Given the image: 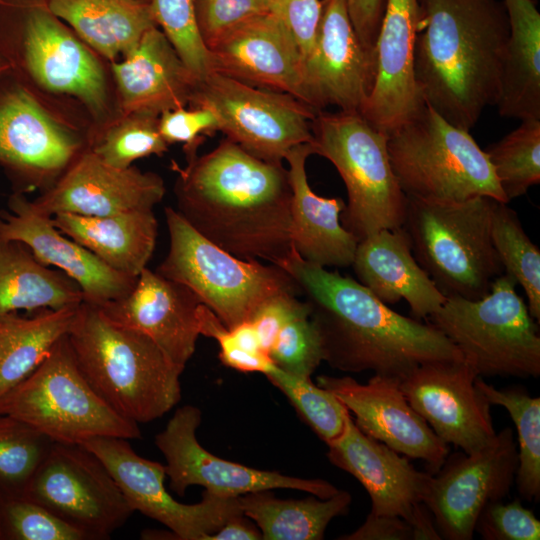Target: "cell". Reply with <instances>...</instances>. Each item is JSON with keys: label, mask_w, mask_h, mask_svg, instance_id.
Listing matches in <instances>:
<instances>
[{"label": "cell", "mask_w": 540, "mask_h": 540, "mask_svg": "<svg viewBox=\"0 0 540 540\" xmlns=\"http://www.w3.org/2000/svg\"><path fill=\"white\" fill-rule=\"evenodd\" d=\"M177 173L178 212L203 237L243 260L277 265L293 251L288 169L223 139L186 157Z\"/></svg>", "instance_id": "1"}, {"label": "cell", "mask_w": 540, "mask_h": 540, "mask_svg": "<svg viewBox=\"0 0 540 540\" xmlns=\"http://www.w3.org/2000/svg\"><path fill=\"white\" fill-rule=\"evenodd\" d=\"M277 265L305 297L332 368L402 379L426 363L464 359L434 325L395 312L358 281L305 261L294 249Z\"/></svg>", "instance_id": "2"}, {"label": "cell", "mask_w": 540, "mask_h": 540, "mask_svg": "<svg viewBox=\"0 0 540 540\" xmlns=\"http://www.w3.org/2000/svg\"><path fill=\"white\" fill-rule=\"evenodd\" d=\"M414 77L424 102L470 131L495 105L509 23L498 0H418Z\"/></svg>", "instance_id": "3"}, {"label": "cell", "mask_w": 540, "mask_h": 540, "mask_svg": "<svg viewBox=\"0 0 540 540\" xmlns=\"http://www.w3.org/2000/svg\"><path fill=\"white\" fill-rule=\"evenodd\" d=\"M0 55L36 95L85 124L91 139L120 115L110 63L45 0L0 4Z\"/></svg>", "instance_id": "4"}, {"label": "cell", "mask_w": 540, "mask_h": 540, "mask_svg": "<svg viewBox=\"0 0 540 540\" xmlns=\"http://www.w3.org/2000/svg\"><path fill=\"white\" fill-rule=\"evenodd\" d=\"M68 339L84 377L123 417L148 423L179 403L182 371L150 338L115 324L98 306L80 304Z\"/></svg>", "instance_id": "5"}, {"label": "cell", "mask_w": 540, "mask_h": 540, "mask_svg": "<svg viewBox=\"0 0 540 540\" xmlns=\"http://www.w3.org/2000/svg\"><path fill=\"white\" fill-rule=\"evenodd\" d=\"M408 198L405 228L413 255L445 297L476 300L504 273L491 237L497 200L460 202Z\"/></svg>", "instance_id": "6"}, {"label": "cell", "mask_w": 540, "mask_h": 540, "mask_svg": "<svg viewBox=\"0 0 540 540\" xmlns=\"http://www.w3.org/2000/svg\"><path fill=\"white\" fill-rule=\"evenodd\" d=\"M426 103L388 134L390 163L409 198L460 202L488 196L508 203L486 152Z\"/></svg>", "instance_id": "7"}, {"label": "cell", "mask_w": 540, "mask_h": 540, "mask_svg": "<svg viewBox=\"0 0 540 540\" xmlns=\"http://www.w3.org/2000/svg\"><path fill=\"white\" fill-rule=\"evenodd\" d=\"M312 134L314 154L333 164L346 187L342 226L358 242L379 230L402 227L408 198L390 163L388 135L360 113L340 110L317 111Z\"/></svg>", "instance_id": "8"}, {"label": "cell", "mask_w": 540, "mask_h": 540, "mask_svg": "<svg viewBox=\"0 0 540 540\" xmlns=\"http://www.w3.org/2000/svg\"><path fill=\"white\" fill-rule=\"evenodd\" d=\"M169 251L157 268L190 289L228 328L250 321L277 294H301L291 275L275 264L243 260L198 233L183 216L165 208Z\"/></svg>", "instance_id": "9"}, {"label": "cell", "mask_w": 540, "mask_h": 540, "mask_svg": "<svg viewBox=\"0 0 540 540\" xmlns=\"http://www.w3.org/2000/svg\"><path fill=\"white\" fill-rule=\"evenodd\" d=\"M517 285L513 277L502 273L482 298L446 297L428 318L459 349L478 376H540L538 323L516 292Z\"/></svg>", "instance_id": "10"}, {"label": "cell", "mask_w": 540, "mask_h": 540, "mask_svg": "<svg viewBox=\"0 0 540 540\" xmlns=\"http://www.w3.org/2000/svg\"><path fill=\"white\" fill-rule=\"evenodd\" d=\"M0 414L25 422L56 443L142 437L138 424L116 412L89 384L76 362L68 334L26 379L0 399Z\"/></svg>", "instance_id": "11"}, {"label": "cell", "mask_w": 540, "mask_h": 540, "mask_svg": "<svg viewBox=\"0 0 540 540\" xmlns=\"http://www.w3.org/2000/svg\"><path fill=\"white\" fill-rule=\"evenodd\" d=\"M90 129L25 86L0 74V166L14 192L49 189L89 147Z\"/></svg>", "instance_id": "12"}, {"label": "cell", "mask_w": 540, "mask_h": 540, "mask_svg": "<svg viewBox=\"0 0 540 540\" xmlns=\"http://www.w3.org/2000/svg\"><path fill=\"white\" fill-rule=\"evenodd\" d=\"M188 106L212 110L226 138L267 162L282 163L291 148L313 141L317 110L288 93L217 72L197 81Z\"/></svg>", "instance_id": "13"}, {"label": "cell", "mask_w": 540, "mask_h": 540, "mask_svg": "<svg viewBox=\"0 0 540 540\" xmlns=\"http://www.w3.org/2000/svg\"><path fill=\"white\" fill-rule=\"evenodd\" d=\"M23 495L86 540L109 539L133 514L105 465L80 444L53 442Z\"/></svg>", "instance_id": "14"}, {"label": "cell", "mask_w": 540, "mask_h": 540, "mask_svg": "<svg viewBox=\"0 0 540 540\" xmlns=\"http://www.w3.org/2000/svg\"><path fill=\"white\" fill-rule=\"evenodd\" d=\"M105 465L130 508L166 526L178 540H207L228 519L243 514L238 497L204 490L195 504L176 501L167 491L165 465L138 455L128 439L95 437L82 444Z\"/></svg>", "instance_id": "15"}, {"label": "cell", "mask_w": 540, "mask_h": 540, "mask_svg": "<svg viewBox=\"0 0 540 540\" xmlns=\"http://www.w3.org/2000/svg\"><path fill=\"white\" fill-rule=\"evenodd\" d=\"M517 467V445L510 427L475 453L447 457L431 475L424 499L441 538L471 540L484 506L508 496Z\"/></svg>", "instance_id": "16"}, {"label": "cell", "mask_w": 540, "mask_h": 540, "mask_svg": "<svg viewBox=\"0 0 540 540\" xmlns=\"http://www.w3.org/2000/svg\"><path fill=\"white\" fill-rule=\"evenodd\" d=\"M200 422V409L184 405L174 412L166 427L155 436V444L166 460L170 488L180 496L193 485L228 497L263 490L293 489L326 499L339 491L323 479L292 477L222 459L199 443L196 430Z\"/></svg>", "instance_id": "17"}, {"label": "cell", "mask_w": 540, "mask_h": 540, "mask_svg": "<svg viewBox=\"0 0 540 540\" xmlns=\"http://www.w3.org/2000/svg\"><path fill=\"white\" fill-rule=\"evenodd\" d=\"M375 78V54L360 42L345 0H321L311 49L302 62L301 101L313 109L360 112Z\"/></svg>", "instance_id": "18"}, {"label": "cell", "mask_w": 540, "mask_h": 540, "mask_svg": "<svg viewBox=\"0 0 540 540\" xmlns=\"http://www.w3.org/2000/svg\"><path fill=\"white\" fill-rule=\"evenodd\" d=\"M478 376L465 359L423 364L400 379L411 407L446 444L475 453L496 436L491 404L475 383Z\"/></svg>", "instance_id": "19"}, {"label": "cell", "mask_w": 540, "mask_h": 540, "mask_svg": "<svg viewBox=\"0 0 540 540\" xmlns=\"http://www.w3.org/2000/svg\"><path fill=\"white\" fill-rule=\"evenodd\" d=\"M316 381L354 414L353 420L364 434L408 458L423 460L430 474L444 464L448 444L411 407L399 378L375 374L359 383L349 376L320 375Z\"/></svg>", "instance_id": "20"}, {"label": "cell", "mask_w": 540, "mask_h": 540, "mask_svg": "<svg viewBox=\"0 0 540 540\" xmlns=\"http://www.w3.org/2000/svg\"><path fill=\"white\" fill-rule=\"evenodd\" d=\"M165 192L160 175L134 166H110L87 147L49 189L31 201L50 217L58 213L108 216L153 210Z\"/></svg>", "instance_id": "21"}, {"label": "cell", "mask_w": 540, "mask_h": 540, "mask_svg": "<svg viewBox=\"0 0 540 540\" xmlns=\"http://www.w3.org/2000/svg\"><path fill=\"white\" fill-rule=\"evenodd\" d=\"M326 445L328 460L367 491L371 513L399 516L412 528L430 514L424 499L432 474L416 470L408 457L364 434L350 413L342 433Z\"/></svg>", "instance_id": "22"}, {"label": "cell", "mask_w": 540, "mask_h": 540, "mask_svg": "<svg viewBox=\"0 0 540 540\" xmlns=\"http://www.w3.org/2000/svg\"><path fill=\"white\" fill-rule=\"evenodd\" d=\"M200 304L186 286L146 267L129 293L98 307L115 324L150 338L183 372L200 336Z\"/></svg>", "instance_id": "23"}, {"label": "cell", "mask_w": 540, "mask_h": 540, "mask_svg": "<svg viewBox=\"0 0 540 540\" xmlns=\"http://www.w3.org/2000/svg\"><path fill=\"white\" fill-rule=\"evenodd\" d=\"M418 0H386L375 43V78L360 114L390 134L415 116L425 102L414 77Z\"/></svg>", "instance_id": "24"}, {"label": "cell", "mask_w": 540, "mask_h": 540, "mask_svg": "<svg viewBox=\"0 0 540 540\" xmlns=\"http://www.w3.org/2000/svg\"><path fill=\"white\" fill-rule=\"evenodd\" d=\"M0 236L23 243L42 264L65 273L80 287L84 301L96 306L126 295L137 279L113 270L61 233L21 192H13L8 210L0 211Z\"/></svg>", "instance_id": "25"}, {"label": "cell", "mask_w": 540, "mask_h": 540, "mask_svg": "<svg viewBox=\"0 0 540 540\" xmlns=\"http://www.w3.org/2000/svg\"><path fill=\"white\" fill-rule=\"evenodd\" d=\"M207 49L212 72L301 100L302 55L276 13L267 11L243 21Z\"/></svg>", "instance_id": "26"}, {"label": "cell", "mask_w": 540, "mask_h": 540, "mask_svg": "<svg viewBox=\"0 0 540 540\" xmlns=\"http://www.w3.org/2000/svg\"><path fill=\"white\" fill-rule=\"evenodd\" d=\"M120 114L164 111L187 107L197 77L158 27L145 32L138 45L110 63Z\"/></svg>", "instance_id": "27"}, {"label": "cell", "mask_w": 540, "mask_h": 540, "mask_svg": "<svg viewBox=\"0 0 540 540\" xmlns=\"http://www.w3.org/2000/svg\"><path fill=\"white\" fill-rule=\"evenodd\" d=\"M351 265L358 282L376 298L388 306L405 300L418 320L428 319L446 300L416 261L403 226L360 240Z\"/></svg>", "instance_id": "28"}, {"label": "cell", "mask_w": 540, "mask_h": 540, "mask_svg": "<svg viewBox=\"0 0 540 540\" xmlns=\"http://www.w3.org/2000/svg\"><path fill=\"white\" fill-rule=\"evenodd\" d=\"M314 154L311 143L291 148L285 156L291 197V241L297 254L322 267H347L353 262L358 240L340 222L346 203L325 198L311 189L306 160Z\"/></svg>", "instance_id": "29"}, {"label": "cell", "mask_w": 540, "mask_h": 540, "mask_svg": "<svg viewBox=\"0 0 540 540\" xmlns=\"http://www.w3.org/2000/svg\"><path fill=\"white\" fill-rule=\"evenodd\" d=\"M51 218L61 233L131 278H137L147 267L155 249L158 222L153 210L108 216L58 213Z\"/></svg>", "instance_id": "30"}, {"label": "cell", "mask_w": 540, "mask_h": 540, "mask_svg": "<svg viewBox=\"0 0 540 540\" xmlns=\"http://www.w3.org/2000/svg\"><path fill=\"white\" fill-rule=\"evenodd\" d=\"M509 36L501 65L499 114L540 119V13L533 0H504Z\"/></svg>", "instance_id": "31"}, {"label": "cell", "mask_w": 540, "mask_h": 540, "mask_svg": "<svg viewBox=\"0 0 540 540\" xmlns=\"http://www.w3.org/2000/svg\"><path fill=\"white\" fill-rule=\"evenodd\" d=\"M49 9L109 63L129 54L157 26L142 0H45Z\"/></svg>", "instance_id": "32"}, {"label": "cell", "mask_w": 540, "mask_h": 540, "mask_svg": "<svg viewBox=\"0 0 540 540\" xmlns=\"http://www.w3.org/2000/svg\"><path fill=\"white\" fill-rule=\"evenodd\" d=\"M83 301L74 280L42 264L23 243L0 236V315L76 307Z\"/></svg>", "instance_id": "33"}, {"label": "cell", "mask_w": 540, "mask_h": 540, "mask_svg": "<svg viewBox=\"0 0 540 540\" xmlns=\"http://www.w3.org/2000/svg\"><path fill=\"white\" fill-rule=\"evenodd\" d=\"M79 306L42 309L31 317L17 312L0 315V399L26 379L69 333Z\"/></svg>", "instance_id": "34"}, {"label": "cell", "mask_w": 540, "mask_h": 540, "mask_svg": "<svg viewBox=\"0 0 540 540\" xmlns=\"http://www.w3.org/2000/svg\"><path fill=\"white\" fill-rule=\"evenodd\" d=\"M242 513L256 523L263 540H321L331 520L348 512L352 496L339 490L322 499L315 495L279 499L270 490L238 496Z\"/></svg>", "instance_id": "35"}, {"label": "cell", "mask_w": 540, "mask_h": 540, "mask_svg": "<svg viewBox=\"0 0 540 540\" xmlns=\"http://www.w3.org/2000/svg\"><path fill=\"white\" fill-rule=\"evenodd\" d=\"M475 383L492 405L504 407L517 430L518 467L515 481L520 497L538 502L540 498V398L520 388L496 389L481 376Z\"/></svg>", "instance_id": "36"}, {"label": "cell", "mask_w": 540, "mask_h": 540, "mask_svg": "<svg viewBox=\"0 0 540 540\" xmlns=\"http://www.w3.org/2000/svg\"><path fill=\"white\" fill-rule=\"evenodd\" d=\"M494 248L504 273L513 277L527 297L534 320H540V250L526 234L517 213L497 202L491 224Z\"/></svg>", "instance_id": "37"}, {"label": "cell", "mask_w": 540, "mask_h": 540, "mask_svg": "<svg viewBox=\"0 0 540 540\" xmlns=\"http://www.w3.org/2000/svg\"><path fill=\"white\" fill-rule=\"evenodd\" d=\"M507 201L540 182V119L521 124L485 151Z\"/></svg>", "instance_id": "38"}, {"label": "cell", "mask_w": 540, "mask_h": 540, "mask_svg": "<svg viewBox=\"0 0 540 540\" xmlns=\"http://www.w3.org/2000/svg\"><path fill=\"white\" fill-rule=\"evenodd\" d=\"M159 116L147 112L120 114L91 139L89 148L105 163L128 168L138 159L162 156L169 144L159 132Z\"/></svg>", "instance_id": "39"}, {"label": "cell", "mask_w": 540, "mask_h": 540, "mask_svg": "<svg viewBox=\"0 0 540 540\" xmlns=\"http://www.w3.org/2000/svg\"><path fill=\"white\" fill-rule=\"evenodd\" d=\"M52 443L25 422L0 414V495H23Z\"/></svg>", "instance_id": "40"}, {"label": "cell", "mask_w": 540, "mask_h": 540, "mask_svg": "<svg viewBox=\"0 0 540 540\" xmlns=\"http://www.w3.org/2000/svg\"><path fill=\"white\" fill-rule=\"evenodd\" d=\"M292 403L301 418L325 443L343 431L348 409L330 391L274 366L265 374Z\"/></svg>", "instance_id": "41"}, {"label": "cell", "mask_w": 540, "mask_h": 540, "mask_svg": "<svg viewBox=\"0 0 540 540\" xmlns=\"http://www.w3.org/2000/svg\"><path fill=\"white\" fill-rule=\"evenodd\" d=\"M0 540H86L84 535L24 495H0Z\"/></svg>", "instance_id": "42"}, {"label": "cell", "mask_w": 540, "mask_h": 540, "mask_svg": "<svg viewBox=\"0 0 540 540\" xmlns=\"http://www.w3.org/2000/svg\"><path fill=\"white\" fill-rule=\"evenodd\" d=\"M150 3L157 26L197 79L211 73L210 55L196 25L193 0H151Z\"/></svg>", "instance_id": "43"}, {"label": "cell", "mask_w": 540, "mask_h": 540, "mask_svg": "<svg viewBox=\"0 0 540 540\" xmlns=\"http://www.w3.org/2000/svg\"><path fill=\"white\" fill-rule=\"evenodd\" d=\"M268 356L283 371L311 378L324 356L319 333L310 316L288 322L276 336Z\"/></svg>", "instance_id": "44"}, {"label": "cell", "mask_w": 540, "mask_h": 540, "mask_svg": "<svg viewBox=\"0 0 540 540\" xmlns=\"http://www.w3.org/2000/svg\"><path fill=\"white\" fill-rule=\"evenodd\" d=\"M475 531L485 540H539L540 521L519 500H498L484 506Z\"/></svg>", "instance_id": "45"}, {"label": "cell", "mask_w": 540, "mask_h": 540, "mask_svg": "<svg viewBox=\"0 0 540 540\" xmlns=\"http://www.w3.org/2000/svg\"><path fill=\"white\" fill-rule=\"evenodd\" d=\"M159 132L169 144L184 145L186 157L197 153L205 136L219 131L214 112L206 107H180L159 115Z\"/></svg>", "instance_id": "46"}, {"label": "cell", "mask_w": 540, "mask_h": 540, "mask_svg": "<svg viewBox=\"0 0 540 540\" xmlns=\"http://www.w3.org/2000/svg\"><path fill=\"white\" fill-rule=\"evenodd\" d=\"M196 25L208 48L243 21L267 12L260 0H193Z\"/></svg>", "instance_id": "47"}, {"label": "cell", "mask_w": 540, "mask_h": 540, "mask_svg": "<svg viewBox=\"0 0 540 540\" xmlns=\"http://www.w3.org/2000/svg\"><path fill=\"white\" fill-rule=\"evenodd\" d=\"M198 321L200 335L214 338L218 342L219 358L225 366L241 372H260L264 375L275 366L267 354L241 349L231 331L202 303L198 307Z\"/></svg>", "instance_id": "48"}, {"label": "cell", "mask_w": 540, "mask_h": 540, "mask_svg": "<svg viewBox=\"0 0 540 540\" xmlns=\"http://www.w3.org/2000/svg\"><path fill=\"white\" fill-rule=\"evenodd\" d=\"M305 316H310L308 303L299 300L297 295L284 293L266 300L254 313L250 322L259 336L263 350L268 355L279 331L293 319Z\"/></svg>", "instance_id": "49"}, {"label": "cell", "mask_w": 540, "mask_h": 540, "mask_svg": "<svg viewBox=\"0 0 540 540\" xmlns=\"http://www.w3.org/2000/svg\"><path fill=\"white\" fill-rule=\"evenodd\" d=\"M294 37L302 62L312 47L321 13V0H279L275 9Z\"/></svg>", "instance_id": "50"}, {"label": "cell", "mask_w": 540, "mask_h": 540, "mask_svg": "<svg viewBox=\"0 0 540 540\" xmlns=\"http://www.w3.org/2000/svg\"><path fill=\"white\" fill-rule=\"evenodd\" d=\"M354 30L364 48L374 53L386 0H345Z\"/></svg>", "instance_id": "51"}, {"label": "cell", "mask_w": 540, "mask_h": 540, "mask_svg": "<svg viewBox=\"0 0 540 540\" xmlns=\"http://www.w3.org/2000/svg\"><path fill=\"white\" fill-rule=\"evenodd\" d=\"M341 540H413L412 526L394 515L369 513L354 532L338 537Z\"/></svg>", "instance_id": "52"}, {"label": "cell", "mask_w": 540, "mask_h": 540, "mask_svg": "<svg viewBox=\"0 0 540 540\" xmlns=\"http://www.w3.org/2000/svg\"><path fill=\"white\" fill-rule=\"evenodd\" d=\"M260 530L243 514L228 519L207 540H260Z\"/></svg>", "instance_id": "53"}, {"label": "cell", "mask_w": 540, "mask_h": 540, "mask_svg": "<svg viewBox=\"0 0 540 540\" xmlns=\"http://www.w3.org/2000/svg\"><path fill=\"white\" fill-rule=\"evenodd\" d=\"M237 345L251 353L267 354L262 348L259 336L250 321H245L229 329Z\"/></svg>", "instance_id": "54"}, {"label": "cell", "mask_w": 540, "mask_h": 540, "mask_svg": "<svg viewBox=\"0 0 540 540\" xmlns=\"http://www.w3.org/2000/svg\"><path fill=\"white\" fill-rule=\"evenodd\" d=\"M279 0H260L267 11H273Z\"/></svg>", "instance_id": "55"}, {"label": "cell", "mask_w": 540, "mask_h": 540, "mask_svg": "<svg viewBox=\"0 0 540 540\" xmlns=\"http://www.w3.org/2000/svg\"><path fill=\"white\" fill-rule=\"evenodd\" d=\"M9 69V64L7 61L0 55V74Z\"/></svg>", "instance_id": "56"}, {"label": "cell", "mask_w": 540, "mask_h": 540, "mask_svg": "<svg viewBox=\"0 0 540 540\" xmlns=\"http://www.w3.org/2000/svg\"><path fill=\"white\" fill-rule=\"evenodd\" d=\"M142 1H145V2H151V0H142Z\"/></svg>", "instance_id": "57"}, {"label": "cell", "mask_w": 540, "mask_h": 540, "mask_svg": "<svg viewBox=\"0 0 540 540\" xmlns=\"http://www.w3.org/2000/svg\"><path fill=\"white\" fill-rule=\"evenodd\" d=\"M4 1H6V0H0V4H1L2 2H4Z\"/></svg>", "instance_id": "58"}]
</instances>
